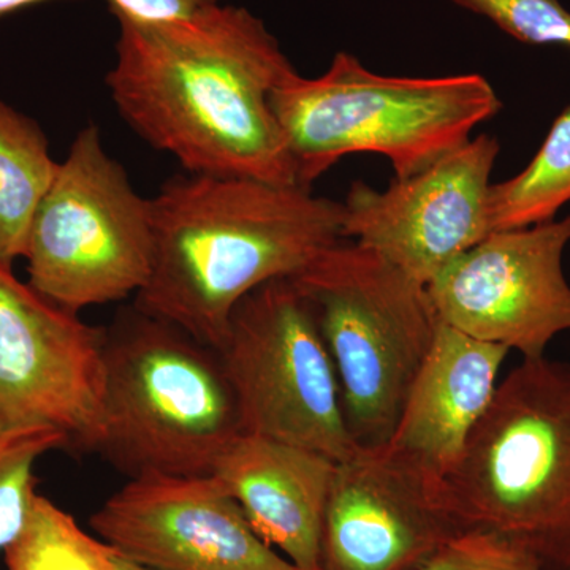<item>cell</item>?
<instances>
[{
	"label": "cell",
	"mask_w": 570,
	"mask_h": 570,
	"mask_svg": "<svg viewBox=\"0 0 570 570\" xmlns=\"http://www.w3.org/2000/svg\"><path fill=\"white\" fill-rule=\"evenodd\" d=\"M570 202V104L551 126L534 159L508 181L491 184L490 234L551 223Z\"/></svg>",
	"instance_id": "e0dca14e"
},
{
	"label": "cell",
	"mask_w": 570,
	"mask_h": 570,
	"mask_svg": "<svg viewBox=\"0 0 570 570\" xmlns=\"http://www.w3.org/2000/svg\"><path fill=\"white\" fill-rule=\"evenodd\" d=\"M441 493L461 531L493 532L543 570H570V362L523 360L499 382Z\"/></svg>",
	"instance_id": "277c9868"
},
{
	"label": "cell",
	"mask_w": 570,
	"mask_h": 570,
	"mask_svg": "<svg viewBox=\"0 0 570 570\" xmlns=\"http://www.w3.org/2000/svg\"><path fill=\"white\" fill-rule=\"evenodd\" d=\"M29 285L55 305L86 307L140 294L153 272L151 198L105 149L89 124L33 217L28 250Z\"/></svg>",
	"instance_id": "52a82bcc"
},
{
	"label": "cell",
	"mask_w": 570,
	"mask_h": 570,
	"mask_svg": "<svg viewBox=\"0 0 570 570\" xmlns=\"http://www.w3.org/2000/svg\"><path fill=\"white\" fill-rule=\"evenodd\" d=\"M41 2H48V0H0V17L28 9V7L37 6V3Z\"/></svg>",
	"instance_id": "603a6c76"
},
{
	"label": "cell",
	"mask_w": 570,
	"mask_h": 570,
	"mask_svg": "<svg viewBox=\"0 0 570 570\" xmlns=\"http://www.w3.org/2000/svg\"><path fill=\"white\" fill-rule=\"evenodd\" d=\"M118 22L107 86L142 140L187 174L298 186L272 107L296 70L261 18L223 2L186 20Z\"/></svg>",
	"instance_id": "6da1fadb"
},
{
	"label": "cell",
	"mask_w": 570,
	"mask_h": 570,
	"mask_svg": "<svg viewBox=\"0 0 570 570\" xmlns=\"http://www.w3.org/2000/svg\"><path fill=\"white\" fill-rule=\"evenodd\" d=\"M224 0H108L116 20L167 22L186 20Z\"/></svg>",
	"instance_id": "7402d4cb"
},
{
	"label": "cell",
	"mask_w": 570,
	"mask_h": 570,
	"mask_svg": "<svg viewBox=\"0 0 570 570\" xmlns=\"http://www.w3.org/2000/svg\"><path fill=\"white\" fill-rule=\"evenodd\" d=\"M51 450H66L63 438L51 431L0 438V551L26 527L39 482L33 466Z\"/></svg>",
	"instance_id": "d6986e66"
},
{
	"label": "cell",
	"mask_w": 570,
	"mask_h": 570,
	"mask_svg": "<svg viewBox=\"0 0 570 570\" xmlns=\"http://www.w3.org/2000/svg\"><path fill=\"white\" fill-rule=\"evenodd\" d=\"M3 558L9 570H115L111 547L39 493L26 527Z\"/></svg>",
	"instance_id": "ac0fdd59"
},
{
	"label": "cell",
	"mask_w": 570,
	"mask_h": 570,
	"mask_svg": "<svg viewBox=\"0 0 570 570\" xmlns=\"http://www.w3.org/2000/svg\"><path fill=\"white\" fill-rule=\"evenodd\" d=\"M498 154L497 138L483 134L384 190L352 184L341 202L343 238H355L428 287L490 235L487 204Z\"/></svg>",
	"instance_id": "8fae6325"
},
{
	"label": "cell",
	"mask_w": 570,
	"mask_h": 570,
	"mask_svg": "<svg viewBox=\"0 0 570 570\" xmlns=\"http://www.w3.org/2000/svg\"><path fill=\"white\" fill-rule=\"evenodd\" d=\"M92 531L151 570H299L247 521L216 475L129 479L92 513Z\"/></svg>",
	"instance_id": "7c38bea8"
},
{
	"label": "cell",
	"mask_w": 570,
	"mask_h": 570,
	"mask_svg": "<svg viewBox=\"0 0 570 570\" xmlns=\"http://www.w3.org/2000/svg\"><path fill=\"white\" fill-rule=\"evenodd\" d=\"M509 352L439 318L436 336L409 390L389 448L442 478L489 409Z\"/></svg>",
	"instance_id": "9a60e30c"
},
{
	"label": "cell",
	"mask_w": 570,
	"mask_h": 570,
	"mask_svg": "<svg viewBox=\"0 0 570 570\" xmlns=\"http://www.w3.org/2000/svg\"><path fill=\"white\" fill-rule=\"evenodd\" d=\"M482 14L513 39L528 45L570 48V11L560 0H450Z\"/></svg>",
	"instance_id": "ffe728a7"
},
{
	"label": "cell",
	"mask_w": 570,
	"mask_h": 570,
	"mask_svg": "<svg viewBox=\"0 0 570 570\" xmlns=\"http://www.w3.org/2000/svg\"><path fill=\"white\" fill-rule=\"evenodd\" d=\"M104 326L0 265V438L51 431L96 455L104 436Z\"/></svg>",
	"instance_id": "9c48e42d"
},
{
	"label": "cell",
	"mask_w": 570,
	"mask_h": 570,
	"mask_svg": "<svg viewBox=\"0 0 570 570\" xmlns=\"http://www.w3.org/2000/svg\"><path fill=\"white\" fill-rule=\"evenodd\" d=\"M59 163L39 124L0 100V265L24 257L33 217Z\"/></svg>",
	"instance_id": "2e32d148"
},
{
	"label": "cell",
	"mask_w": 570,
	"mask_h": 570,
	"mask_svg": "<svg viewBox=\"0 0 570 570\" xmlns=\"http://www.w3.org/2000/svg\"><path fill=\"white\" fill-rule=\"evenodd\" d=\"M569 243L570 216L485 236L428 285L438 317L523 360L546 356L553 337L570 332Z\"/></svg>",
	"instance_id": "30bf717a"
},
{
	"label": "cell",
	"mask_w": 570,
	"mask_h": 570,
	"mask_svg": "<svg viewBox=\"0 0 570 570\" xmlns=\"http://www.w3.org/2000/svg\"><path fill=\"white\" fill-rule=\"evenodd\" d=\"M420 570H543L538 558L493 532L464 530L449 539Z\"/></svg>",
	"instance_id": "44dd1931"
},
{
	"label": "cell",
	"mask_w": 570,
	"mask_h": 570,
	"mask_svg": "<svg viewBox=\"0 0 570 570\" xmlns=\"http://www.w3.org/2000/svg\"><path fill=\"white\" fill-rule=\"evenodd\" d=\"M112 568H115V570H151L142 568V566L137 564V562L127 560V558L116 553L115 550H112Z\"/></svg>",
	"instance_id": "cb8c5ba5"
},
{
	"label": "cell",
	"mask_w": 570,
	"mask_h": 570,
	"mask_svg": "<svg viewBox=\"0 0 570 570\" xmlns=\"http://www.w3.org/2000/svg\"><path fill=\"white\" fill-rule=\"evenodd\" d=\"M336 461L257 434H239L214 475L254 531L299 570H322V535Z\"/></svg>",
	"instance_id": "5bb4252c"
},
{
	"label": "cell",
	"mask_w": 570,
	"mask_h": 570,
	"mask_svg": "<svg viewBox=\"0 0 570 570\" xmlns=\"http://www.w3.org/2000/svg\"><path fill=\"white\" fill-rule=\"evenodd\" d=\"M243 433L313 450L341 463L356 452L316 314L291 277L245 296L219 348Z\"/></svg>",
	"instance_id": "ba28073f"
},
{
	"label": "cell",
	"mask_w": 570,
	"mask_h": 570,
	"mask_svg": "<svg viewBox=\"0 0 570 570\" xmlns=\"http://www.w3.org/2000/svg\"><path fill=\"white\" fill-rule=\"evenodd\" d=\"M153 272L134 305L219 351L235 307L343 242V204L302 186L171 176L151 198Z\"/></svg>",
	"instance_id": "7a4b0ae2"
},
{
	"label": "cell",
	"mask_w": 570,
	"mask_h": 570,
	"mask_svg": "<svg viewBox=\"0 0 570 570\" xmlns=\"http://www.w3.org/2000/svg\"><path fill=\"white\" fill-rule=\"evenodd\" d=\"M272 107L291 149L298 186L314 183L348 154L387 157L396 179L422 174L471 140L502 108L479 73L385 77L337 52L317 78L296 71Z\"/></svg>",
	"instance_id": "5b68a950"
},
{
	"label": "cell",
	"mask_w": 570,
	"mask_h": 570,
	"mask_svg": "<svg viewBox=\"0 0 570 570\" xmlns=\"http://www.w3.org/2000/svg\"><path fill=\"white\" fill-rule=\"evenodd\" d=\"M104 332V436L96 455L129 479L214 474L243 434L219 351L134 303Z\"/></svg>",
	"instance_id": "3957f363"
},
{
	"label": "cell",
	"mask_w": 570,
	"mask_h": 570,
	"mask_svg": "<svg viewBox=\"0 0 570 570\" xmlns=\"http://www.w3.org/2000/svg\"><path fill=\"white\" fill-rule=\"evenodd\" d=\"M441 478L384 445L336 463L322 570H420L460 532Z\"/></svg>",
	"instance_id": "4fadbf2b"
},
{
	"label": "cell",
	"mask_w": 570,
	"mask_h": 570,
	"mask_svg": "<svg viewBox=\"0 0 570 570\" xmlns=\"http://www.w3.org/2000/svg\"><path fill=\"white\" fill-rule=\"evenodd\" d=\"M316 314L358 449L389 444L439 317L426 285L358 243H336L291 277Z\"/></svg>",
	"instance_id": "8992f818"
}]
</instances>
